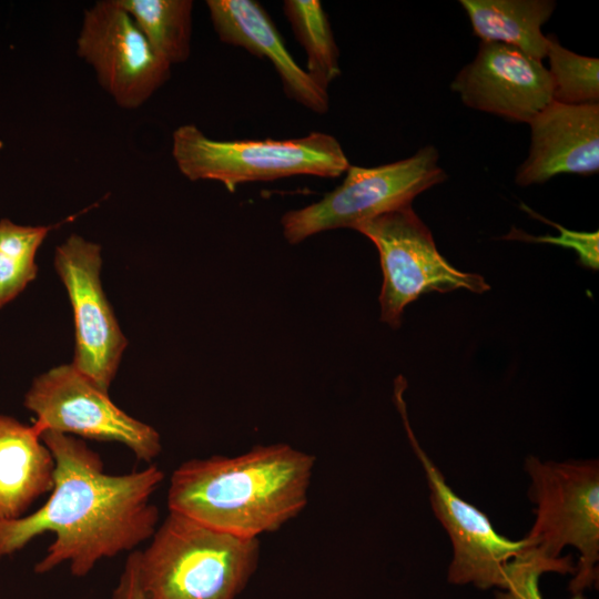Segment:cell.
I'll return each instance as SVG.
<instances>
[{"label": "cell", "mask_w": 599, "mask_h": 599, "mask_svg": "<svg viewBox=\"0 0 599 599\" xmlns=\"http://www.w3.org/2000/svg\"><path fill=\"white\" fill-rule=\"evenodd\" d=\"M41 438L55 461L53 488L35 511L0 520V560L52 532L54 540L34 571L69 562L73 576L84 577L101 559L133 550L153 536L160 516L151 497L164 478L158 466L110 475L83 440L53 430Z\"/></svg>", "instance_id": "1"}, {"label": "cell", "mask_w": 599, "mask_h": 599, "mask_svg": "<svg viewBox=\"0 0 599 599\" xmlns=\"http://www.w3.org/2000/svg\"><path fill=\"white\" fill-rule=\"evenodd\" d=\"M314 464V456L287 444L190 459L171 476L167 507L211 528L257 539L304 509Z\"/></svg>", "instance_id": "2"}, {"label": "cell", "mask_w": 599, "mask_h": 599, "mask_svg": "<svg viewBox=\"0 0 599 599\" xmlns=\"http://www.w3.org/2000/svg\"><path fill=\"white\" fill-rule=\"evenodd\" d=\"M139 551L145 599H235L258 562L257 539L242 538L170 511Z\"/></svg>", "instance_id": "3"}, {"label": "cell", "mask_w": 599, "mask_h": 599, "mask_svg": "<svg viewBox=\"0 0 599 599\" xmlns=\"http://www.w3.org/2000/svg\"><path fill=\"white\" fill-rule=\"evenodd\" d=\"M172 155L189 180L217 181L230 192L243 183L294 175L337 177L351 165L337 139L316 131L287 140L221 141L184 124L173 132Z\"/></svg>", "instance_id": "4"}, {"label": "cell", "mask_w": 599, "mask_h": 599, "mask_svg": "<svg viewBox=\"0 0 599 599\" xmlns=\"http://www.w3.org/2000/svg\"><path fill=\"white\" fill-rule=\"evenodd\" d=\"M530 485L529 499L536 519L526 535L549 558L561 557L565 547L579 551L569 591L583 592L598 580L599 561V461L598 459L524 463Z\"/></svg>", "instance_id": "5"}, {"label": "cell", "mask_w": 599, "mask_h": 599, "mask_svg": "<svg viewBox=\"0 0 599 599\" xmlns=\"http://www.w3.org/2000/svg\"><path fill=\"white\" fill-rule=\"evenodd\" d=\"M342 184L319 201L286 212L281 224L290 244L329 230L353 229L380 214L410 205L422 192L441 183L438 152L424 146L410 158L374 167L349 165Z\"/></svg>", "instance_id": "6"}, {"label": "cell", "mask_w": 599, "mask_h": 599, "mask_svg": "<svg viewBox=\"0 0 599 599\" xmlns=\"http://www.w3.org/2000/svg\"><path fill=\"white\" fill-rule=\"evenodd\" d=\"M356 231L378 250L380 321L393 328L400 326L404 308L422 294L457 288L479 294L490 288L481 275L461 272L445 260L412 204L368 220Z\"/></svg>", "instance_id": "7"}, {"label": "cell", "mask_w": 599, "mask_h": 599, "mask_svg": "<svg viewBox=\"0 0 599 599\" xmlns=\"http://www.w3.org/2000/svg\"><path fill=\"white\" fill-rule=\"evenodd\" d=\"M41 432L53 430L126 446L138 460L150 463L162 449L160 434L128 415L109 394L72 364L54 367L37 377L23 400Z\"/></svg>", "instance_id": "8"}, {"label": "cell", "mask_w": 599, "mask_h": 599, "mask_svg": "<svg viewBox=\"0 0 599 599\" xmlns=\"http://www.w3.org/2000/svg\"><path fill=\"white\" fill-rule=\"evenodd\" d=\"M404 387L397 379L396 404L412 448L424 469L432 510L446 530L453 548L447 580L453 585L471 583L479 589H499L504 566L532 544L527 536L512 540L500 535L484 511L451 489L409 425L403 399Z\"/></svg>", "instance_id": "9"}, {"label": "cell", "mask_w": 599, "mask_h": 599, "mask_svg": "<svg viewBox=\"0 0 599 599\" xmlns=\"http://www.w3.org/2000/svg\"><path fill=\"white\" fill-rule=\"evenodd\" d=\"M77 48L101 87L124 109L142 105L170 77L171 65L118 0L98 1L84 11Z\"/></svg>", "instance_id": "10"}, {"label": "cell", "mask_w": 599, "mask_h": 599, "mask_svg": "<svg viewBox=\"0 0 599 599\" xmlns=\"http://www.w3.org/2000/svg\"><path fill=\"white\" fill-rule=\"evenodd\" d=\"M54 266L73 309L71 364L108 393L128 341L101 285V246L72 234L57 247Z\"/></svg>", "instance_id": "11"}, {"label": "cell", "mask_w": 599, "mask_h": 599, "mask_svg": "<svg viewBox=\"0 0 599 599\" xmlns=\"http://www.w3.org/2000/svg\"><path fill=\"white\" fill-rule=\"evenodd\" d=\"M451 90L469 108L515 122L529 123L554 101L552 81L541 61L497 42L481 41Z\"/></svg>", "instance_id": "12"}, {"label": "cell", "mask_w": 599, "mask_h": 599, "mask_svg": "<svg viewBox=\"0 0 599 599\" xmlns=\"http://www.w3.org/2000/svg\"><path fill=\"white\" fill-rule=\"evenodd\" d=\"M528 158L516 183H545L558 174H595L599 170V103L562 104L552 101L530 122Z\"/></svg>", "instance_id": "13"}, {"label": "cell", "mask_w": 599, "mask_h": 599, "mask_svg": "<svg viewBox=\"0 0 599 599\" xmlns=\"http://www.w3.org/2000/svg\"><path fill=\"white\" fill-rule=\"evenodd\" d=\"M206 7L222 42L268 60L291 99L318 114L328 111L327 90L297 64L271 17L257 1L207 0Z\"/></svg>", "instance_id": "14"}, {"label": "cell", "mask_w": 599, "mask_h": 599, "mask_svg": "<svg viewBox=\"0 0 599 599\" xmlns=\"http://www.w3.org/2000/svg\"><path fill=\"white\" fill-rule=\"evenodd\" d=\"M54 470L41 432L0 414V520L24 516L40 496L50 493Z\"/></svg>", "instance_id": "15"}, {"label": "cell", "mask_w": 599, "mask_h": 599, "mask_svg": "<svg viewBox=\"0 0 599 599\" xmlns=\"http://www.w3.org/2000/svg\"><path fill=\"white\" fill-rule=\"evenodd\" d=\"M474 33L485 42L514 47L541 61L547 54V37L541 27L556 2L550 0H463Z\"/></svg>", "instance_id": "16"}, {"label": "cell", "mask_w": 599, "mask_h": 599, "mask_svg": "<svg viewBox=\"0 0 599 599\" xmlns=\"http://www.w3.org/2000/svg\"><path fill=\"white\" fill-rule=\"evenodd\" d=\"M153 51L170 65L187 60L191 51V0H118Z\"/></svg>", "instance_id": "17"}, {"label": "cell", "mask_w": 599, "mask_h": 599, "mask_svg": "<svg viewBox=\"0 0 599 599\" xmlns=\"http://www.w3.org/2000/svg\"><path fill=\"white\" fill-rule=\"evenodd\" d=\"M283 10L306 53V72L327 90L341 74L339 52L321 1L285 0Z\"/></svg>", "instance_id": "18"}, {"label": "cell", "mask_w": 599, "mask_h": 599, "mask_svg": "<svg viewBox=\"0 0 599 599\" xmlns=\"http://www.w3.org/2000/svg\"><path fill=\"white\" fill-rule=\"evenodd\" d=\"M49 226H22L0 221V308L16 298L35 278L34 257Z\"/></svg>", "instance_id": "19"}, {"label": "cell", "mask_w": 599, "mask_h": 599, "mask_svg": "<svg viewBox=\"0 0 599 599\" xmlns=\"http://www.w3.org/2000/svg\"><path fill=\"white\" fill-rule=\"evenodd\" d=\"M547 54L552 81V100L562 104H598L599 60L564 48L547 35Z\"/></svg>", "instance_id": "20"}, {"label": "cell", "mask_w": 599, "mask_h": 599, "mask_svg": "<svg viewBox=\"0 0 599 599\" xmlns=\"http://www.w3.org/2000/svg\"><path fill=\"white\" fill-rule=\"evenodd\" d=\"M576 566L571 555L549 558L538 548L529 546L510 559L502 569L501 585L496 599H544L539 581L544 573L573 575ZM571 599H586L583 592Z\"/></svg>", "instance_id": "21"}, {"label": "cell", "mask_w": 599, "mask_h": 599, "mask_svg": "<svg viewBox=\"0 0 599 599\" xmlns=\"http://www.w3.org/2000/svg\"><path fill=\"white\" fill-rule=\"evenodd\" d=\"M522 209H526V211L531 215L536 216L554 226L557 227L561 232L560 236H539V237H532L530 235L520 233L519 231H512V234H509V236L514 235L512 238L517 240H527V241H536V242H546V243H552L557 245H561L565 247L573 248L578 255H579V262L587 267H590L592 270H598L599 266V255H598V232L595 233H585V232H573L566 230L564 226L556 224L554 222L547 221L545 217H541L537 215L535 212H532L529 207L526 205H521Z\"/></svg>", "instance_id": "22"}, {"label": "cell", "mask_w": 599, "mask_h": 599, "mask_svg": "<svg viewBox=\"0 0 599 599\" xmlns=\"http://www.w3.org/2000/svg\"><path fill=\"white\" fill-rule=\"evenodd\" d=\"M112 599H145L139 573V550L128 557Z\"/></svg>", "instance_id": "23"}]
</instances>
